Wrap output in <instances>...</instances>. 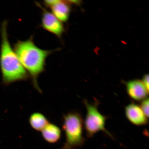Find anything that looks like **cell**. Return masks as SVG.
Instances as JSON below:
<instances>
[{
    "label": "cell",
    "instance_id": "obj_5",
    "mask_svg": "<svg viewBox=\"0 0 149 149\" xmlns=\"http://www.w3.org/2000/svg\"><path fill=\"white\" fill-rule=\"evenodd\" d=\"M37 3L42 11V27L58 38H61L65 31L62 22L56 17L52 13L47 10L39 3Z\"/></svg>",
    "mask_w": 149,
    "mask_h": 149
},
{
    "label": "cell",
    "instance_id": "obj_11",
    "mask_svg": "<svg viewBox=\"0 0 149 149\" xmlns=\"http://www.w3.org/2000/svg\"><path fill=\"white\" fill-rule=\"evenodd\" d=\"M140 107L141 110L145 116L148 118L149 117V98L148 97L142 100Z\"/></svg>",
    "mask_w": 149,
    "mask_h": 149
},
{
    "label": "cell",
    "instance_id": "obj_3",
    "mask_svg": "<svg viewBox=\"0 0 149 149\" xmlns=\"http://www.w3.org/2000/svg\"><path fill=\"white\" fill-rule=\"evenodd\" d=\"M62 128L66 140L60 149H76L85 141L83 136V120L81 115L76 111L70 112L63 115Z\"/></svg>",
    "mask_w": 149,
    "mask_h": 149
},
{
    "label": "cell",
    "instance_id": "obj_7",
    "mask_svg": "<svg viewBox=\"0 0 149 149\" xmlns=\"http://www.w3.org/2000/svg\"><path fill=\"white\" fill-rule=\"evenodd\" d=\"M125 85L128 95L133 100L141 101L148 98L149 92L140 80H132L126 82Z\"/></svg>",
    "mask_w": 149,
    "mask_h": 149
},
{
    "label": "cell",
    "instance_id": "obj_6",
    "mask_svg": "<svg viewBox=\"0 0 149 149\" xmlns=\"http://www.w3.org/2000/svg\"><path fill=\"white\" fill-rule=\"evenodd\" d=\"M45 4L51 8L52 13L61 22L68 21L70 14V4L69 1H45Z\"/></svg>",
    "mask_w": 149,
    "mask_h": 149
},
{
    "label": "cell",
    "instance_id": "obj_8",
    "mask_svg": "<svg viewBox=\"0 0 149 149\" xmlns=\"http://www.w3.org/2000/svg\"><path fill=\"white\" fill-rule=\"evenodd\" d=\"M125 114L128 120L136 125H144L148 123V118L140 107L135 103H131L126 106Z\"/></svg>",
    "mask_w": 149,
    "mask_h": 149
},
{
    "label": "cell",
    "instance_id": "obj_10",
    "mask_svg": "<svg viewBox=\"0 0 149 149\" xmlns=\"http://www.w3.org/2000/svg\"><path fill=\"white\" fill-rule=\"evenodd\" d=\"M29 121L31 127L37 131L41 132L49 123L46 117L39 112L32 113L29 117Z\"/></svg>",
    "mask_w": 149,
    "mask_h": 149
},
{
    "label": "cell",
    "instance_id": "obj_4",
    "mask_svg": "<svg viewBox=\"0 0 149 149\" xmlns=\"http://www.w3.org/2000/svg\"><path fill=\"white\" fill-rule=\"evenodd\" d=\"M83 103L87 110L84 127L87 137H92L97 132L102 131L113 138L112 136L106 129L107 118L99 111L98 102L97 101L94 103L91 104L85 100Z\"/></svg>",
    "mask_w": 149,
    "mask_h": 149
},
{
    "label": "cell",
    "instance_id": "obj_9",
    "mask_svg": "<svg viewBox=\"0 0 149 149\" xmlns=\"http://www.w3.org/2000/svg\"><path fill=\"white\" fill-rule=\"evenodd\" d=\"M42 137L47 142L54 144L60 140L61 136L60 128L56 125L49 123L42 130Z\"/></svg>",
    "mask_w": 149,
    "mask_h": 149
},
{
    "label": "cell",
    "instance_id": "obj_2",
    "mask_svg": "<svg viewBox=\"0 0 149 149\" xmlns=\"http://www.w3.org/2000/svg\"><path fill=\"white\" fill-rule=\"evenodd\" d=\"M7 22H5L2 26L0 64L3 82L8 85L15 82L26 81L29 79V74L11 47L7 35Z\"/></svg>",
    "mask_w": 149,
    "mask_h": 149
},
{
    "label": "cell",
    "instance_id": "obj_12",
    "mask_svg": "<svg viewBox=\"0 0 149 149\" xmlns=\"http://www.w3.org/2000/svg\"><path fill=\"white\" fill-rule=\"evenodd\" d=\"M144 84L147 90L149 92V75L148 74H146L144 75L141 81Z\"/></svg>",
    "mask_w": 149,
    "mask_h": 149
},
{
    "label": "cell",
    "instance_id": "obj_1",
    "mask_svg": "<svg viewBox=\"0 0 149 149\" xmlns=\"http://www.w3.org/2000/svg\"><path fill=\"white\" fill-rule=\"evenodd\" d=\"M55 50L40 49L35 45L33 36L25 41L19 40L15 45L14 51L22 66L32 79L33 87L39 93L42 91L37 79L44 71L47 58Z\"/></svg>",
    "mask_w": 149,
    "mask_h": 149
}]
</instances>
